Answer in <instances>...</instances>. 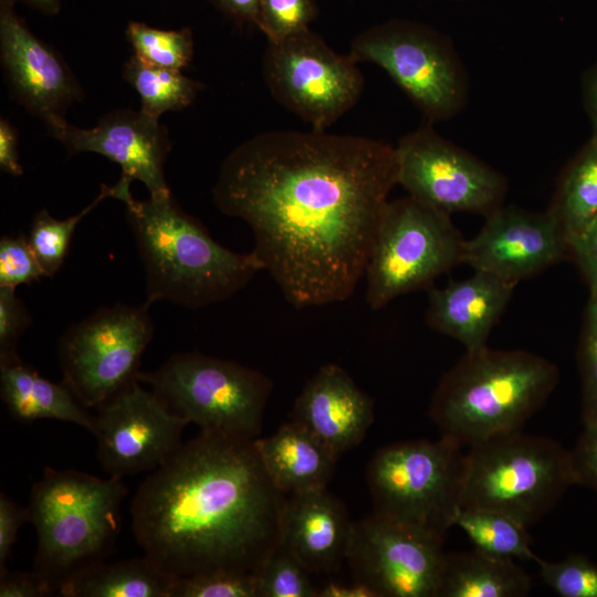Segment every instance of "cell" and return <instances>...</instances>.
Masks as SVG:
<instances>
[{
	"label": "cell",
	"instance_id": "cell-1",
	"mask_svg": "<svg viewBox=\"0 0 597 597\" xmlns=\"http://www.w3.org/2000/svg\"><path fill=\"white\" fill-rule=\"evenodd\" d=\"M395 185V146L281 129L255 135L227 156L213 200L250 227L263 270L302 308L354 293Z\"/></svg>",
	"mask_w": 597,
	"mask_h": 597
},
{
	"label": "cell",
	"instance_id": "cell-2",
	"mask_svg": "<svg viewBox=\"0 0 597 597\" xmlns=\"http://www.w3.org/2000/svg\"><path fill=\"white\" fill-rule=\"evenodd\" d=\"M285 500L254 439L200 431L139 484L132 530L144 554L176 577L255 573L282 541Z\"/></svg>",
	"mask_w": 597,
	"mask_h": 597
},
{
	"label": "cell",
	"instance_id": "cell-3",
	"mask_svg": "<svg viewBox=\"0 0 597 597\" xmlns=\"http://www.w3.org/2000/svg\"><path fill=\"white\" fill-rule=\"evenodd\" d=\"M118 200L145 268L149 305L164 300L201 308L231 297L264 271L253 252H233L214 241L171 195L139 201L127 190Z\"/></svg>",
	"mask_w": 597,
	"mask_h": 597
},
{
	"label": "cell",
	"instance_id": "cell-4",
	"mask_svg": "<svg viewBox=\"0 0 597 597\" xmlns=\"http://www.w3.org/2000/svg\"><path fill=\"white\" fill-rule=\"evenodd\" d=\"M559 379L549 359L523 349L488 345L465 354L440 378L429 417L462 448L522 431Z\"/></svg>",
	"mask_w": 597,
	"mask_h": 597
},
{
	"label": "cell",
	"instance_id": "cell-5",
	"mask_svg": "<svg viewBox=\"0 0 597 597\" xmlns=\"http://www.w3.org/2000/svg\"><path fill=\"white\" fill-rule=\"evenodd\" d=\"M127 489L122 479L46 467L30 492L36 532L34 570L60 582L114 548Z\"/></svg>",
	"mask_w": 597,
	"mask_h": 597
},
{
	"label": "cell",
	"instance_id": "cell-6",
	"mask_svg": "<svg viewBox=\"0 0 597 597\" xmlns=\"http://www.w3.org/2000/svg\"><path fill=\"white\" fill-rule=\"evenodd\" d=\"M573 485L578 480L570 451L517 431L469 448L462 507L498 511L530 527Z\"/></svg>",
	"mask_w": 597,
	"mask_h": 597
},
{
	"label": "cell",
	"instance_id": "cell-7",
	"mask_svg": "<svg viewBox=\"0 0 597 597\" xmlns=\"http://www.w3.org/2000/svg\"><path fill=\"white\" fill-rule=\"evenodd\" d=\"M137 379L200 431L245 439L259 437L272 391L261 371L198 352L176 353Z\"/></svg>",
	"mask_w": 597,
	"mask_h": 597
},
{
	"label": "cell",
	"instance_id": "cell-8",
	"mask_svg": "<svg viewBox=\"0 0 597 597\" xmlns=\"http://www.w3.org/2000/svg\"><path fill=\"white\" fill-rule=\"evenodd\" d=\"M464 474L465 453L450 439L386 446L367 470L374 513L444 536L462 509Z\"/></svg>",
	"mask_w": 597,
	"mask_h": 597
},
{
	"label": "cell",
	"instance_id": "cell-9",
	"mask_svg": "<svg viewBox=\"0 0 597 597\" xmlns=\"http://www.w3.org/2000/svg\"><path fill=\"white\" fill-rule=\"evenodd\" d=\"M464 241L450 214L410 196L388 201L365 270L369 307L431 287L461 264Z\"/></svg>",
	"mask_w": 597,
	"mask_h": 597
},
{
	"label": "cell",
	"instance_id": "cell-10",
	"mask_svg": "<svg viewBox=\"0 0 597 597\" xmlns=\"http://www.w3.org/2000/svg\"><path fill=\"white\" fill-rule=\"evenodd\" d=\"M147 302L103 307L71 326L60 338L63 383L86 408H98L138 380L154 325Z\"/></svg>",
	"mask_w": 597,
	"mask_h": 597
},
{
	"label": "cell",
	"instance_id": "cell-11",
	"mask_svg": "<svg viewBox=\"0 0 597 597\" xmlns=\"http://www.w3.org/2000/svg\"><path fill=\"white\" fill-rule=\"evenodd\" d=\"M348 55L384 69L430 121L451 117L465 101V78L453 50L422 25H375L352 41Z\"/></svg>",
	"mask_w": 597,
	"mask_h": 597
},
{
	"label": "cell",
	"instance_id": "cell-12",
	"mask_svg": "<svg viewBox=\"0 0 597 597\" xmlns=\"http://www.w3.org/2000/svg\"><path fill=\"white\" fill-rule=\"evenodd\" d=\"M263 74L274 98L316 130L353 108L364 88L357 63L311 30L269 42Z\"/></svg>",
	"mask_w": 597,
	"mask_h": 597
},
{
	"label": "cell",
	"instance_id": "cell-13",
	"mask_svg": "<svg viewBox=\"0 0 597 597\" xmlns=\"http://www.w3.org/2000/svg\"><path fill=\"white\" fill-rule=\"evenodd\" d=\"M397 185L408 196L448 214L486 217L503 205L504 177L471 154L422 126L395 146Z\"/></svg>",
	"mask_w": 597,
	"mask_h": 597
},
{
	"label": "cell",
	"instance_id": "cell-14",
	"mask_svg": "<svg viewBox=\"0 0 597 597\" xmlns=\"http://www.w3.org/2000/svg\"><path fill=\"white\" fill-rule=\"evenodd\" d=\"M444 536L378 514L354 522L346 562L379 597H436Z\"/></svg>",
	"mask_w": 597,
	"mask_h": 597
},
{
	"label": "cell",
	"instance_id": "cell-15",
	"mask_svg": "<svg viewBox=\"0 0 597 597\" xmlns=\"http://www.w3.org/2000/svg\"><path fill=\"white\" fill-rule=\"evenodd\" d=\"M92 433L97 459L114 478L153 472L181 446L189 425L139 380L96 408Z\"/></svg>",
	"mask_w": 597,
	"mask_h": 597
},
{
	"label": "cell",
	"instance_id": "cell-16",
	"mask_svg": "<svg viewBox=\"0 0 597 597\" xmlns=\"http://www.w3.org/2000/svg\"><path fill=\"white\" fill-rule=\"evenodd\" d=\"M567 255V238L548 210L532 212L502 205L464 241L461 264L516 285Z\"/></svg>",
	"mask_w": 597,
	"mask_h": 597
},
{
	"label": "cell",
	"instance_id": "cell-17",
	"mask_svg": "<svg viewBox=\"0 0 597 597\" xmlns=\"http://www.w3.org/2000/svg\"><path fill=\"white\" fill-rule=\"evenodd\" d=\"M46 126L71 154L96 153L119 165L121 179L128 184L140 181L149 197L171 195L164 172L171 144L159 118L142 111L122 109L107 114L91 128L73 126L64 117L54 118Z\"/></svg>",
	"mask_w": 597,
	"mask_h": 597
},
{
	"label": "cell",
	"instance_id": "cell-18",
	"mask_svg": "<svg viewBox=\"0 0 597 597\" xmlns=\"http://www.w3.org/2000/svg\"><path fill=\"white\" fill-rule=\"evenodd\" d=\"M0 52L18 100L45 123L82 96L69 67L15 13L13 0H0Z\"/></svg>",
	"mask_w": 597,
	"mask_h": 597
},
{
	"label": "cell",
	"instance_id": "cell-19",
	"mask_svg": "<svg viewBox=\"0 0 597 597\" xmlns=\"http://www.w3.org/2000/svg\"><path fill=\"white\" fill-rule=\"evenodd\" d=\"M338 458L358 446L374 421V401L336 364L323 365L305 384L291 413Z\"/></svg>",
	"mask_w": 597,
	"mask_h": 597
},
{
	"label": "cell",
	"instance_id": "cell-20",
	"mask_svg": "<svg viewBox=\"0 0 597 597\" xmlns=\"http://www.w3.org/2000/svg\"><path fill=\"white\" fill-rule=\"evenodd\" d=\"M354 522L326 489L286 494L282 542L312 573H334L346 561Z\"/></svg>",
	"mask_w": 597,
	"mask_h": 597
},
{
	"label": "cell",
	"instance_id": "cell-21",
	"mask_svg": "<svg viewBox=\"0 0 597 597\" xmlns=\"http://www.w3.org/2000/svg\"><path fill=\"white\" fill-rule=\"evenodd\" d=\"M515 284L474 271L443 287H429L428 326L461 343L465 350L486 346L488 338L512 298Z\"/></svg>",
	"mask_w": 597,
	"mask_h": 597
},
{
	"label": "cell",
	"instance_id": "cell-22",
	"mask_svg": "<svg viewBox=\"0 0 597 597\" xmlns=\"http://www.w3.org/2000/svg\"><path fill=\"white\" fill-rule=\"evenodd\" d=\"M254 446L270 480L285 494L325 489L338 459L311 431L292 420L270 437L255 438Z\"/></svg>",
	"mask_w": 597,
	"mask_h": 597
},
{
	"label": "cell",
	"instance_id": "cell-23",
	"mask_svg": "<svg viewBox=\"0 0 597 597\" xmlns=\"http://www.w3.org/2000/svg\"><path fill=\"white\" fill-rule=\"evenodd\" d=\"M0 394L18 421L55 419L93 429L94 416L63 381L56 384L42 377L21 358L0 363Z\"/></svg>",
	"mask_w": 597,
	"mask_h": 597
},
{
	"label": "cell",
	"instance_id": "cell-24",
	"mask_svg": "<svg viewBox=\"0 0 597 597\" xmlns=\"http://www.w3.org/2000/svg\"><path fill=\"white\" fill-rule=\"evenodd\" d=\"M177 577L149 556L81 567L57 588L62 597H172Z\"/></svg>",
	"mask_w": 597,
	"mask_h": 597
},
{
	"label": "cell",
	"instance_id": "cell-25",
	"mask_svg": "<svg viewBox=\"0 0 597 597\" xmlns=\"http://www.w3.org/2000/svg\"><path fill=\"white\" fill-rule=\"evenodd\" d=\"M532 580L514 559L476 549L444 553L436 597H523Z\"/></svg>",
	"mask_w": 597,
	"mask_h": 597
},
{
	"label": "cell",
	"instance_id": "cell-26",
	"mask_svg": "<svg viewBox=\"0 0 597 597\" xmlns=\"http://www.w3.org/2000/svg\"><path fill=\"white\" fill-rule=\"evenodd\" d=\"M570 243L597 217V133L562 175L547 209Z\"/></svg>",
	"mask_w": 597,
	"mask_h": 597
},
{
	"label": "cell",
	"instance_id": "cell-27",
	"mask_svg": "<svg viewBox=\"0 0 597 597\" xmlns=\"http://www.w3.org/2000/svg\"><path fill=\"white\" fill-rule=\"evenodd\" d=\"M474 549L505 559L536 561L531 547L528 527L513 517L498 511L478 507H462L454 520Z\"/></svg>",
	"mask_w": 597,
	"mask_h": 597
},
{
	"label": "cell",
	"instance_id": "cell-28",
	"mask_svg": "<svg viewBox=\"0 0 597 597\" xmlns=\"http://www.w3.org/2000/svg\"><path fill=\"white\" fill-rule=\"evenodd\" d=\"M124 77L139 94L140 111L155 118L187 107L200 88V83L181 71L153 66L135 55L125 63Z\"/></svg>",
	"mask_w": 597,
	"mask_h": 597
},
{
	"label": "cell",
	"instance_id": "cell-29",
	"mask_svg": "<svg viewBox=\"0 0 597 597\" xmlns=\"http://www.w3.org/2000/svg\"><path fill=\"white\" fill-rule=\"evenodd\" d=\"M114 186L102 185L95 199L74 216L60 220L53 218L45 209L34 216L28 240L45 276H53L63 265L73 233L80 221L101 201L108 197L114 198Z\"/></svg>",
	"mask_w": 597,
	"mask_h": 597
},
{
	"label": "cell",
	"instance_id": "cell-30",
	"mask_svg": "<svg viewBox=\"0 0 597 597\" xmlns=\"http://www.w3.org/2000/svg\"><path fill=\"white\" fill-rule=\"evenodd\" d=\"M126 34L134 55L146 64L181 71L192 57L193 42L189 29L161 30L130 22Z\"/></svg>",
	"mask_w": 597,
	"mask_h": 597
},
{
	"label": "cell",
	"instance_id": "cell-31",
	"mask_svg": "<svg viewBox=\"0 0 597 597\" xmlns=\"http://www.w3.org/2000/svg\"><path fill=\"white\" fill-rule=\"evenodd\" d=\"M254 574L258 597H317L311 573L282 541Z\"/></svg>",
	"mask_w": 597,
	"mask_h": 597
},
{
	"label": "cell",
	"instance_id": "cell-32",
	"mask_svg": "<svg viewBox=\"0 0 597 597\" xmlns=\"http://www.w3.org/2000/svg\"><path fill=\"white\" fill-rule=\"evenodd\" d=\"M172 597H258L254 573L218 569L177 577Z\"/></svg>",
	"mask_w": 597,
	"mask_h": 597
},
{
	"label": "cell",
	"instance_id": "cell-33",
	"mask_svg": "<svg viewBox=\"0 0 597 597\" xmlns=\"http://www.w3.org/2000/svg\"><path fill=\"white\" fill-rule=\"evenodd\" d=\"M316 12L314 0H260L258 28L279 42L310 30Z\"/></svg>",
	"mask_w": 597,
	"mask_h": 597
},
{
	"label": "cell",
	"instance_id": "cell-34",
	"mask_svg": "<svg viewBox=\"0 0 597 597\" xmlns=\"http://www.w3.org/2000/svg\"><path fill=\"white\" fill-rule=\"evenodd\" d=\"M544 583L562 597H597V565L583 555L551 563L538 558Z\"/></svg>",
	"mask_w": 597,
	"mask_h": 597
},
{
	"label": "cell",
	"instance_id": "cell-35",
	"mask_svg": "<svg viewBox=\"0 0 597 597\" xmlns=\"http://www.w3.org/2000/svg\"><path fill=\"white\" fill-rule=\"evenodd\" d=\"M582 379V420L597 421V296H589L578 346Z\"/></svg>",
	"mask_w": 597,
	"mask_h": 597
},
{
	"label": "cell",
	"instance_id": "cell-36",
	"mask_svg": "<svg viewBox=\"0 0 597 597\" xmlns=\"http://www.w3.org/2000/svg\"><path fill=\"white\" fill-rule=\"evenodd\" d=\"M45 276L28 237L3 235L0 239V287L17 289L19 285L39 282Z\"/></svg>",
	"mask_w": 597,
	"mask_h": 597
},
{
	"label": "cell",
	"instance_id": "cell-37",
	"mask_svg": "<svg viewBox=\"0 0 597 597\" xmlns=\"http://www.w3.org/2000/svg\"><path fill=\"white\" fill-rule=\"evenodd\" d=\"M32 316L15 290L0 287V363L20 358L17 346Z\"/></svg>",
	"mask_w": 597,
	"mask_h": 597
},
{
	"label": "cell",
	"instance_id": "cell-38",
	"mask_svg": "<svg viewBox=\"0 0 597 597\" xmlns=\"http://www.w3.org/2000/svg\"><path fill=\"white\" fill-rule=\"evenodd\" d=\"M59 583L33 570L0 572V597H44L57 595Z\"/></svg>",
	"mask_w": 597,
	"mask_h": 597
},
{
	"label": "cell",
	"instance_id": "cell-39",
	"mask_svg": "<svg viewBox=\"0 0 597 597\" xmlns=\"http://www.w3.org/2000/svg\"><path fill=\"white\" fill-rule=\"evenodd\" d=\"M570 455L578 485L588 486L597 492V421L584 425Z\"/></svg>",
	"mask_w": 597,
	"mask_h": 597
},
{
	"label": "cell",
	"instance_id": "cell-40",
	"mask_svg": "<svg viewBox=\"0 0 597 597\" xmlns=\"http://www.w3.org/2000/svg\"><path fill=\"white\" fill-rule=\"evenodd\" d=\"M569 255L584 275L591 296H597V217L569 243Z\"/></svg>",
	"mask_w": 597,
	"mask_h": 597
},
{
	"label": "cell",
	"instance_id": "cell-41",
	"mask_svg": "<svg viewBox=\"0 0 597 597\" xmlns=\"http://www.w3.org/2000/svg\"><path fill=\"white\" fill-rule=\"evenodd\" d=\"M30 521L29 510L0 494V572L7 569V561L17 541L20 527Z\"/></svg>",
	"mask_w": 597,
	"mask_h": 597
},
{
	"label": "cell",
	"instance_id": "cell-42",
	"mask_svg": "<svg viewBox=\"0 0 597 597\" xmlns=\"http://www.w3.org/2000/svg\"><path fill=\"white\" fill-rule=\"evenodd\" d=\"M18 138L15 129L7 119L0 121V168L12 176L23 174L19 161Z\"/></svg>",
	"mask_w": 597,
	"mask_h": 597
},
{
	"label": "cell",
	"instance_id": "cell-43",
	"mask_svg": "<svg viewBox=\"0 0 597 597\" xmlns=\"http://www.w3.org/2000/svg\"><path fill=\"white\" fill-rule=\"evenodd\" d=\"M317 597H379L366 584L355 580L353 583L328 582L318 588Z\"/></svg>",
	"mask_w": 597,
	"mask_h": 597
},
{
	"label": "cell",
	"instance_id": "cell-44",
	"mask_svg": "<svg viewBox=\"0 0 597 597\" xmlns=\"http://www.w3.org/2000/svg\"><path fill=\"white\" fill-rule=\"evenodd\" d=\"M227 14L239 22L258 27L260 0H213Z\"/></svg>",
	"mask_w": 597,
	"mask_h": 597
},
{
	"label": "cell",
	"instance_id": "cell-45",
	"mask_svg": "<svg viewBox=\"0 0 597 597\" xmlns=\"http://www.w3.org/2000/svg\"><path fill=\"white\" fill-rule=\"evenodd\" d=\"M584 101L593 123L594 132L597 133V64L594 65L584 77Z\"/></svg>",
	"mask_w": 597,
	"mask_h": 597
},
{
	"label": "cell",
	"instance_id": "cell-46",
	"mask_svg": "<svg viewBox=\"0 0 597 597\" xmlns=\"http://www.w3.org/2000/svg\"><path fill=\"white\" fill-rule=\"evenodd\" d=\"M24 2L40 9L46 13H56L60 9L61 0H23Z\"/></svg>",
	"mask_w": 597,
	"mask_h": 597
}]
</instances>
